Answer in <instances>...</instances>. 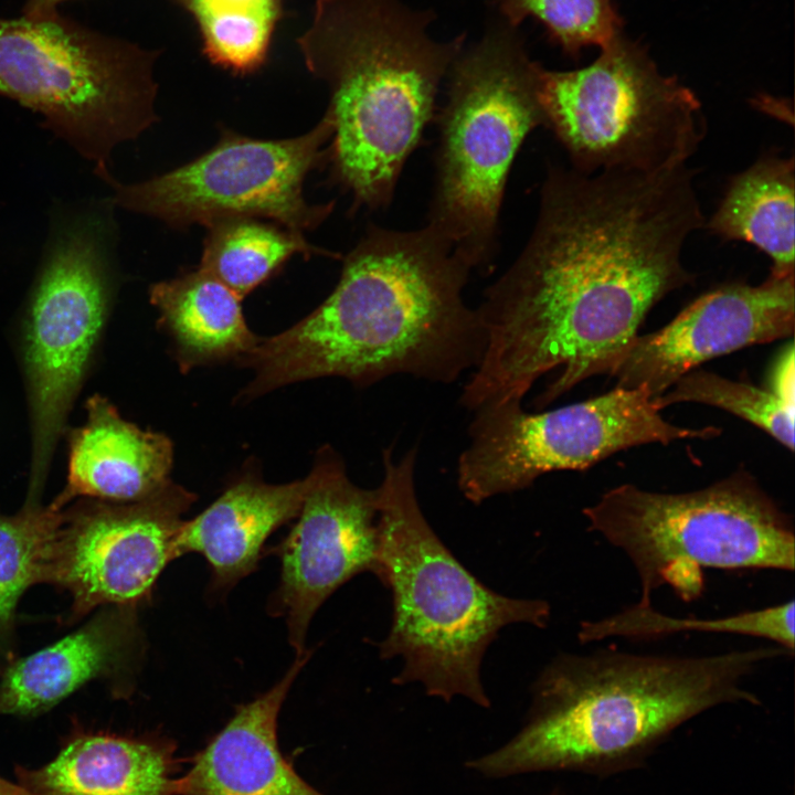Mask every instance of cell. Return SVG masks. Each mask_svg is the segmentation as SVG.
<instances>
[{
  "label": "cell",
  "instance_id": "d4e9b609",
  "mask_svg": "<svg viewBox=\"0 0 795 795\" xmlns=\"http://www.w3.org/2000/svg\"><path fill=\"white\" fill-rule=\"evenodd\" d=\"M63 510L26 502L14 516L0 513V646L12 627L21 594L46 582Z\"/></svg>",
  "mask_w": 795,
  "mask_h": 795
},
{
  "label": "cell",
  "instance_id": "5b68a950",
  "mask_svg": "<svg viewBox=\"0 0 795 795\" xmlns=\"http://www.w3.org/2000/svg\"><path fill=\"white\" fill-rule=\"evenodd\" d=\"M541 68L518 28L504 22L462 51L447 73L427 224L471 271L492 265L510 167L524 138L544 125Z\"/></svg>",
  "mask_w": 795,
  "mask_h": 795
},
{
  "label": "cell",
  "instance_id": "d6986e66",
  "mask_svg": "<svg viewBox=\"0 0 795 795\" xmlns=\"http://www.w3.org/2000/svg\"><path fill=\"white\" fill-rule=\"evenodd\" d=\"M134 610L109 606L76 632L12 664L0 681V714H40L91 679L115 671L136 639Z\"/></svg>",
  "mask_w": 795,
  "mask_h": 795
},
{
  "label": "cell",
  "instance_id": "30bf717a",
  "mask_svg": "<svg viewBox=\"0 0 795 795\" xmlns=\"http://www.w3.org/2000/svg\"><path fill=\"white\" fill-rule=\"evenodd\" d=\"M474 413L457 479L465 498L477 505L524 489L543 474L585 470L634 446L709 439L721 433L716 426L669 423L645 386H616L600 396L539 413L526 412L521 403Z\"/></svg>",
  "mask_w": 795,
  "mask_h": 795
},
{
  "label": "cell",
  "instance_id": "83f0119b",
  "mask_svg": "<svg viewBox=\"0 0 795 795\" xmlns=\"http://www.w3.org/2000/svg\"><path fill=\"white\" fill-rule=\"evenodd\" d=\"M770 381V390L794 410V348L792 343L778 357Z\"/></svg>",
  "mask_w": 795,
  "mask_h": 795
},
{
  "label": "cell",
  "instance_id": "52a82bcc",
  "mask_svg": "<svg viewBox=\"0 0 795 795\" xmlns=\"http://www.w3.org/2000/svg\"><path fill=\"white\" fill-rule=\"evenodd\" d=\"M157 56L60 13L0 19V95L38 114L112 184L113 151L158 121Z\"/></svg>",
  "mask_w": 795,
  "mask_h": 795
},
{
  "label": "cell",
  "instance_id": "7c38bea8",
  "mask_svg": "<svg viewBox=\"0 0 795 795\" xmlns=\"http://www.w3.org/2000/svg\"><path fill=\"white\" fill-rule=\"evenodd\" d=\"M194 499L169 481L138 501L78 502L63 511L46 582L71 593L74 617L97 606L135 607L148 601L160 573L176 559L182 515Z\"/></svg>",
  "mask_w": 795,
  "mask_h": 795
},
{
  "label": "cell",
  "instance_id": "2e32d148",
  "mask_svg": "<svg viewBox=\"0 0 795 795\" xmlns=\"http://www.w3.org/2000/svg\"><path fill=\"white\" fill-rule=\"evenodd\" d=\"M165 736L77 732L38 768L17 767L32 795H178L181 759Z\"/></svg>",
  "mask_w": 795,
  "mask_h": 795
},
{
  "label": "cell",
  "instance_id": "8fae6325",
  "mask_svg": "<svg viewBox=\"0 0 795 795\" xmlns=\"http://www.w3.org/2000/svg\"><path fill=\"white\" fill-rule=\"evenodd\" d=\"M332 123L325 114L308 132L257 139L222 127L218 142L191 161L135 183L114 181L109 203L173 227L227 216H251L304 234L332 212L333 202L310 204L304 182L328 161Z\"/></svg>",
  "mask_w": 795,
  "mask_h": 795
},
{
  "label": "cell",
  "instance_id": "44dd1931",
  "mask_svg": "<svg viewBox=\"0 0 795 795\" xmlns=\"http://www.w3.org/2000/svg\"><path fill=\"white\" fill-rule=\"evenodd\" d=\"M149 296L187 358L245 357L259 340L245 322L242 298L201 268L151 285Z\"/></svg>",
  "mask_w": 795,
  "mask_h": 795
},
{
  "label": "cell",
  "instance_id": "e0dca14e",
  "mask_svg": "<svg viewBox=\"0 0 795 795\" xmlns=\"http://www.w3.org/2000/svg\"><path fill=\"white\" fill-rule=\"evenodd\" d=\"M85 425L70 439L65 488L50 505L55 510L76 497L110 502L145 499L161 488L172 465V444L162 434L124 420L104 396L86 402Z\"/></svg>",
  "mask_w": 795,
  "mask_h": 795
},
{
  "label": "cell",
  "instance_id": "f546056e",
  "mask_svg": "<svg viewBox=\"0 0 795 795\" xmlns=\"http://www.w3.org/2000/svg\"><path fill=\"white\" fill-rule=\"evenodd\" d=\"M0 795H32L19 783H12L0 776Z\"/></svg>",
  "mask_w": 795,
  "mask_h": 795
},
{
  "label": "cell",
  "instance_id": "4dcf8cb0",
  "mask_svg": "<svg viewBox=\"0 0 795 795\" xmlns=\"http://www.w3.org/2000/svg\"><path fill=\"white\" fill-rule=\"evenodd\" d=\"M550 795H560V793L555 789Z\"/></svg>",
  "mask_w": 795,
  "mask_h": 795
},
{
  "label": "cell",
  "instance_id": "7402d4cb",
  "mask_svg": "<svg viewBox=\"0 0 795 795\" xmlns=\"http://www.w3.org/2000/svg\"><path fill=\"white\" fill-rule=\"evenodd\" d=\"M199 268L243 298L272 277L294 255H329L301 233L251 216H227L204 224Z\"/></svg>",
  "mask_w": 795,
  "mask_h": 795
},
{
  "label": "cell",
  "instance_id": "4316f807",
  "mask_svg": "<svg viewBox=\"0 0 795 795\" xmlns=\"http://www.w3.org/2000/svg\"><path fill=\"white\" fill-rule=\"evenodd\" d=\"M504 22L518 28L533 18L545 29L550 43L577 59L582 49H600L621 35L623 21L613 0H494Z\"/></svg>",
  "mask_w": 795,
  "mask_h": 795
},
{
  "label": "cell",
  "instance_id": "f1b7e54d",
  "mask_svg": "<svg viewBox=\"0 0 795 795\" xmlns=\"http://www.w3.org/2000/svg\"><path fill=\"white\" fill-rule=\"evenodd\" d=\"M66 0H25L23 15L30 18H46L57 12V6Z\"/></svg>",
  "mask_w": 795,
  "mask_h": 795
},
{
  "label": "cell",
  "instance_id": "603a6c76",
  "mask_svg": "<svg viewBox=\"0 0 795 795\" xmlns=\"http://www.w3.org/2000/svg\"><path fill=\"white\" fill-rule=\"evenodd\" d=\"M794 601L716 618H677L636 603L616 614L581 623V643L610 637L656 638L676 633L698 632L764 638L794 651Z\"/></svg>",
  "mask_w": 795,
  "mask_h": 795
},
{
  "label": "cell",
  "instance_id": "484cf974",
  "mask_svg": "<svg viewBox=\"0 0 795 795\" xmlns=\"http://www.w3.org/2000/svg\"><path fill=\"white\" fill-rule=\"evenodd\" d=\"M653 401L659 411L682 402L723 409L760 427L789 451L794 449V410L770 389L696 369Z\"/></svg>",
  "mask_w": 795,
  "mask_h": 795
},
{
  "label": "cell",
  "instance_id": "8992f818",
  "mask_svg": "<svg viewBox=\"0 0 795 795\" xmlns=\"http://www.w3.org/2000/svg\"><path fill=\"white\" fill-rule=\"evenodd\" d=\"M589 530L623 551L640 582L639 604L670 586L700 597L704 569L793 572L791 517L745 469L698 490L657 492L624 484L583 509Z\"/></svg>",
  "mask_w": 795,
  "mask_h": 795
},
{
  "label": "cell",
  "instance_id": "ba28073f",
  "mask_svg": "<svg viewBox=\"0 0 795 795\" xmlns=\"http://www.w3.org/2000/svg\"><path fill=\"white\" fill-rule=\"evenodd\" d=\"M539 99L544 126L584 173L687 166L707 132L696 94L623 33L587 66L542 67Z\"/></svg>",
  "mask_w": 795,
  "mask_h": 795
},
{
  "label": "cell",
  "instance_id": "7a4b0ae2",
  "mask_svg": "<svg viewBox=\"0 0 795 795\" xmlns=\"http://www.w3.org/2000/svg\"><path fill=\"white\" fill-rule=\"evenodd\" d=\"M785 654L780 646L693 657L561 654L536 681L521 730L466 766L491 778L536 772L610 777L637 770L697 716L727 703L761 704L746 680Z\"/></svg>",
  "mask_w": 795,
  "mask_h": 795
},
{
  "label": "cell",
  "instance_id": "5bb4252c",
  "mask_svg": "<svg viewBox=\"0 0 795 795\" xmlns=\"http://www.w3.org/2000/svg\"><path fill=\"white\" fill-rule=\"evenodd\" d=\"M794 276L770 272L761 284L730 283L703 294L659 330L637 335L608 374L616 386H645L654 399L708 360L791 337Z\"/></svg>",
  "mask_w": 795,
  "mask_h": 795
},
{
  "label": "cell",
  "instance_id": "277c9868",
  "mask_svg": "<svg viewBox=\"0 0 795 795\" xmlns=\"http://www.w3.org/2000/svg\"><path fill=\"white\" fill-rule=\"evenodd\" d=\"M416 453L412 448L396 463L391 447L382 452L378 577L392 592L393 621L380 656L402 659L398 685L418 682L430 696H462L488 708L480 678L486 649L510 624L545 627L550 605L501 595L457 561L420 508Z\"/></svg>",
  "mask_w": 795,
  "mask_h": 795
},
{
  "label": "cell",
  "instance_id": "9a60e30c",
  "mask_svg": "<svg viewBox=\"0 0 795 795\" xmlns=\"http://www.w3.org/2000/svg\"><path fill=\"white\" fill-rule=\"evenodd\" d=\"M310 653L296 656L269 690L240 704L227 723L190 760L178 795H325L283 755L277 720L286 696Z\"/></svg>",
  "mask_w": 795,
  "mask_h": 795
},
{
  "label": "cell",
  "instance_id": "ac0fdd59",
  "mask_svg": "<svg viewBox=\"0 0 795 795\" xmlns=\"http://www.w3.org/2000/svg\"><path fill=\"white\" fill-rule=\"evenodd\" d=\"M306 489V478L284 485L255 478L237 481L195 518L182 522L174 556L202 554L213 586L231 587L256 570L267 538L299 515Z\"/></svg>",
  "mask_w": 795,
  "mask_h": 795
},
{
  "label": "cell",
  "instance_id": "cb8c5ba5",
  "mask_svg": "<svg viewBox=\"0 0 795 795\" xmlns=\"http://www.w3.org/2000/svg\"><path fill=\"white\" fill-rule=\"evenodd\" d=\"M194 19L202 53L235 75L255 73L267 61L284 13L283 0H172Z\"/></svg>",
  "mask_w": 795,
  "mask_h": 795
},
{
  "label": "cell",
  "instance_id": "3957f363",
  "mask_svg": "<svg viewBox=\"0 0 795 795\" xmlns=\"http://www.w3.org/2000/svg\"><path fill=\"white\" fill-rule=\"evenodd\" d=\"M434 19L399 0H316L297 39L308 71L329 87L331 177L354 205L389 203L434 115L442 78L464 49L465 34L431 39Z\"/></svg>",
  "mask_w": 795,
  "mask_h": 795
},
{
  "label": "cell",
  "instance_id": "9c48e42d",
  "mask_svg": "<svg viewBox=\"0 0 795 795\" xmlns=\"http://www.w3.org/2000/svg\"><path fill=\"white\" fill-rule=\"evenodd\" d=\"M113 234L109 218L97 210L60 223L30 299L23 344L32 418L29 500L40 501L107 317Z\"/></svg>",
  "mask_w": 795,
  "mask_h": 795
},
{
  "label": "cell",
  "instance_id": "4fadbf2b",
  "mask_svg": "<svg viewBox=\"0 0 795 795\" xmlns=\"http://www.w3.org/2000/svg\"><path fill=\"white\" fill-rule=\"evenodd\" d=\"M306 479L298 521L275 548L282 573L271 607L285 618L296 656L306 651L307 630L321 604L357 574L379 573L378 489L354 485L329 448Z\"/></svg>",
  "mask_w": 795,
  "mask_h": 795
},
{
  "label": "cell",
  "instance_id": "6da1fadb",
  "mask_svg": "<svg viewBox=\"0 0 795 795\" xmlns=\"http://www.w3.org/2000/svg\"><path fill=\"white\" fill-rule=\"evenodd\" d=\"M470 272L430 224L370 227L328 298L245 356L256 372L248 395L330 375L359 385L399 373L454 382L479 364L486 344L478 311L463 298Z\"/></svg>",
  "mask_w": 795,
  "mask_h": 795
},
{
  "label": "cell",
  "instance_id": "ffe728a7",
  "mask_svg": "<svg viewBox=\"0 0 795 795\" xmlns=\"http://www.w3.org/2000/svg\"><path fill=\"white\" fill-rule=\"evenodd\" d=\"M794 206L793 156L766 155L731 178L704 226L723 240L761 250L772 261V273H795Z\"/></svg>",
  "mask_w": 795,
  "mask_h": 795
}]
</instances>
